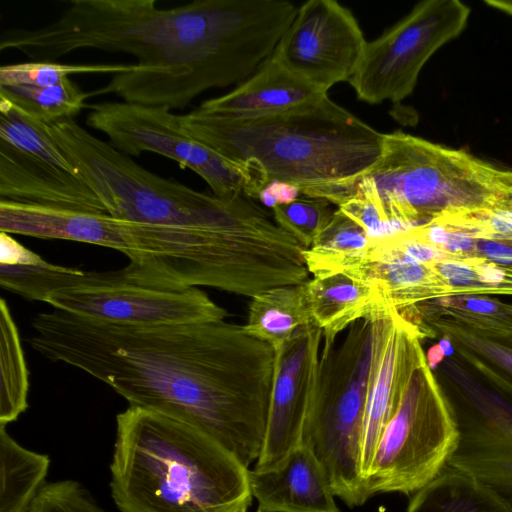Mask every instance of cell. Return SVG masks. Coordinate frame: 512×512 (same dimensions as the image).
Wrapping results in <instances>:
<instances>
[{
    "label": "cell",
    "mask_w": 512,
    "mask_h": 512,
    "mask_svg": "<svg viewBox=\"0 0 512 512\" xmlns=\"http://www.w3.org/2000/svg\"><path fill=\"white\" fill-rule=\"evenodd\" d=\"M28 344L107 384L129 406L209 435L246 467L265 437L274 349L223 321L133 326L58 309L31 320Z\"/></svg>",
    "instance_id": "cell-1"
},
{
    "label": "cell",
    "mask_w": 512,
    "mask_h": 512,
    "mask_svg": "<svg viewBox=\"0 0 512 512\" xmlns=\"http://www.w3.org/2000/svg\"><path fill=\"white\" fill-rule=\"evenodd\" d=\"M156 0H71L59 17L36 28H11L0 50L53 61L95 48L133 55V71L113 75L92 94L125 102L187 107L212 88L241 84L274 53L297 9L286 0H195L160 9Z\"/></svg>",
    "instance_id": "cell-2"
},
{
    "label": "cell",
    "mask_w": 512,
    "mask_h": 512,
    "mask_svg": "<svg viewBox=\"0 0 512 512\" xmlns=\"http://www.w3.org/2000/svg\"><path fill=\"white\" fill-rule=\"evenodd\" d=\"M0 232L114 249L128 281L157 289L199 286L254 296L308 277L306 248L273 216L234 226L153 224L0 201Z\"/></svg>",
    "instance_id": "cell-3"
},
{
    "label": "cell",
    "mask_w": 512,
    "mask_h": 512,
    "mask_svg": "<svg viewBox=\"0 0 512 512\" xmlns=\"http://www.w3.org/2000/svg\"><path fill=\"white\" fill-rule=\"evenodd\" d=\"M181 128L219 155L260 166L301 195L338 207L353 198L378 161L384 134L328 97L268 116L231 119L198 109L179 115Z\"/></svg>",
    "instance_id": "cell-4"
},
{
    "label": "cell",
    "mask_w": 512,
    "mask_h": 512,
    "mask_svg": "<svg viewBox=\"0 0 512 512\" xmlns=\"http://www.w3.org/2000/svg\"><path fill=\"white\" fill-rule=\"evenodd\" d=\"M249 470L178 419L136 406L116 416L110 489L121 512H248Z\"/></svg>",
    "instance_id": "cell-5"
},
{
    "label": "cell",
    "mask_w": 512,
    "mask_h": 512,
    "mask_svg": "<svg viewBox=\"0 0 512 512\" xmlns=\"http://www.w3.org/2000/svg\"><path fill=\"white\" fill-rule=\"evenodd\" d=\"M357 190L402 231L458 212L512 210V169L397 130L384 134Z\"/></svg>",
    "instance_id": "cell-6"
},
{
    "label": "cell",
    "mask_w": 512,
    "mask_h": 512,
    "mask_svg": "<svg viewBox=\"0 0 512 512\" xmlns=\"http://www.w3.org/2000/svg\"><path fill=\"white\" fill-rule=\"evenodd\" d=\"M43 127L99 197L106 215L194 227L241 225L270 216L244 195L221 198L151 173L73 119L43 122Z\"/></svg>",
    "instance_id": "cell-7"
},
{
    "label": "cell",
    "mask_w": 512,
    "mask_h": 512,
    "mask_svg": "<svg viewBox=\"0 0 512 512\" xmlns=\"http://www.w3.org/2000/svg\"><path fill=\"white\" fill-rule=\"evenodd\" d=\"M1 286L26 300L73 315L133 326L223 321L227 311L199 288L157 289L126 280L119 269L82 271L33 254L4 264Z\"/></svg>",
    "instance_id": "cell-8"
},
{
    "label": "cell",
    "mask_w": 512,
    "mask_h": 512,
    "mask_svg": "<svg viewBox=\"0 0 512 512\" xmlns=\"http://www.w3.org/2000/svg\"><path fill=\"white\" fill-rule=\"evenodd\" d=\"M386 308L354 322L338 346L322 350L317 393L302 440L322 464L335 497L350 508L370 499L361 473V443Z\"/></svg>",
    "instance_id": "cell-9"
},
{
    "label": "cell",
    "mask_w": 512,
    "mask_h": 512,
    "mask_svg": "<svg viewBox=\"0 0 512 512\" xmlns=\"http://www.w3.org/2000/svg\"><path fill=\"white\" fill-rule=\"evenodd\" d=\"M458 442L454 409L424 354L405 386L365 474L369 497L418 492L447 467Z\"/></svg>",
    "instance_id": "cell-10"
},
{
    "label": "cell",
    "mask_w": 512,
    "mask_h": 512,
    "mask_svg": "<svg viewBox=\"0 0 512 512\" xmlns=\"http://www.w3.org/2000/svg\"><path fill=\"white\" fill-rule=\"evenodd\" d=\"M86 123L104 133L109 144L125 155L153 152L198 174L213 195L258 199L268 179L259 165L231 161L206 147L180 126L179 115L167 106L129 102L93 104Z\"/></svg>",
    "instance_id": "cell-11"
},
{
    "label": "cell",
    "mask_w": 512,
    "mask_h": 512,
    "mask_svg": "<svg viewBox=\"0 0 512 512\" xmlns=\"http://www.w3.org/2000/svg\"><path fill=\"white\" fill-rule=\"evenodd\" d=\"M0 200L106 214L99 197L43 122L0 98Z\"/></svg>",
    "instance_id": "cell-12"
},
{
    "label": "cell",
    "mask_w": 512,
    "mask_h": 512,
    "mask_svg": "<svg viewBox=\"0 0 512 512\" xmlns=\"http://www.w3.org/2000/svg\"><path fill=\"white\" fill-rule=\"evenodd\" d=\"M471 10L459 0H424L367 42L363 58L349 80L359 100L399 103L412 94L429 58L466 28Z\"/></svg>",
    "instance_id": "cell-13"
},
{
    "label": "cell",
    "mask_w": 512,
    "mask_h": 512,
    "mask_svg": "<svg viewBox=\"0 0 512 512\" xmlns=\"http://www.w3.org/2000/svg\"><path fill=\"white\" fill-rule=\"evenodd\" d=\"M367 45L352 12L335 0H309L280 39L272 58L326 92L349 82Z\"/></svg>",
    "instance_id": "cell-14"
},
{
    "label": "cell",
    "mask_w": 512,
    "mask_h": 512,
    "mask_svg": "<svg viewBox=\"0 0 512 512\" xmlns=\"http://www.w3.org/2000/svg\"><path fill=\"white\" fill-rule=\"evenodd\" d=\"M322 337L311 322L275 350L265 437L253 469L273 468L302 444L317 393Z\"/></svg>",
    "instance_id": "cell-15"
},
{
    "label": "cell",
    "mask_w": 512,
    "mask_h": 512,
    "mask_svg": "<svg viewBox=\"0 0 512 512\" xmlns=\"http://www.w3.org/2000/svg\"><path fill=\"white\" fill-rule=\"evenodd\" d=\"M453 409L459 442L447 467L465 473L497 494L512 510V403L461 384Z\"/></svg>",
    "instance_id": "cell-16"
},
{
    "label": "cell",
    "mask_w": 512,
    "mask_h": 512,
    "mask_svg": "<svg viewBox=\"0 0 512 512\" xmlns=\"http://www.w3.org/2000/svg\"><path fill=\"white\" fill-rule=\"evenodd\" d=\"M425 337L446 336L467 366L512 403V326L416 307Z\"/></svg>",
    "instance_id": "cell-17"
},
{
    "label": "cell",
    "mask_w": 512,
    "mask_h": 512,
    "mask_svg": "<svg viewBox=\"0 0 512 512\" xmlns=\"http://www.w3.org/2000/svg\"><path fill=\"white\" fill-rule=\"evenodd\" d=\"M249 485L256 512H341L322 464L305 444L273 468L249 470Z\"/></svg>",
    "instance_id": "cell-18"
},
{
    "label": "cell",
    "mask_w": 512,
    "mask_h": 512,
    "mask_svg": "<svg viewBox=\"0 0 512 512\" xmlns=\"http://www.w3.org/2000/svg\"><path fill=\"white\" fill-rule=\"evenodd\" d=\"M327 95L290 72L272 56L246 81L217 98L204 101L203 113L251 119L281 113Z\"/></svg>",
    "instance_id": "cell-19"
},
{
    "label": "cell",
    "mask_w": 512,
    "mask_h": 512,
    "mask_svg": "<svg viewBox=\"0 0 512 512\" xmlns=\"http://www.w3.org/2000/svg\"><path fill=\"white\" fill-rule=\"evenodd\" d=\"M302 291L311 320L322 331L323 350L332 348L351 324L386 305L375 288L345 273L308 279Z\"/></svg>",
    "instance_id": "cell-20"
},
{
    "label": "cell",
    "mask_w": 512,
    "mask_h": 512,
    "mask_svg": "<svg viewBox=\"0 0 512 512\" xmlns=\"http://www.w3.org/2000/svg\"><path fill=\"white\" fill-rule=\"evenodd\" d=\"M339 273L369 284L388 307L398 312L446 297L445 285L431 265L361 256L346 264Z\"/></svg>",
    "instance_id": "cell-21"
},
{
    "label": "cell",
    "mask_w": 512,
    "mask_h": 512,
    "mask_svg": "<svg viewBox=\"0 0 512 512\" xmlns=\"http://www.w3.org/2000/svg\"><path fill=\"white\" fill-rule=\"evenodd\" d=\"M49 466L48 455L22 447L0 425V512H30Z\"/></svg>",
    "instance_id": "cell-22"
},
{
    "label": "cell",
    "mask_w": 512,
    "mask_h": 512,
    "mask_svg": "<svg viewBox=\"0 0 512 512\" xmlns=\"http://www.w3.org/2000/svg\"><path fill=\"white\" fill-rule=\"evenodd\" d=\"M405 512H512L491 489L475 478L446 467L410 498Z\"/></svg>",
    "instance_id": "cell-23"
},
{
    "label": "cell",
    "mask_w": 512,
    "mask_h": 512,
    "mask_svg": "<svg viewBox=\"0 0 512 512\" xmlns=\"http://www.w3.org/2000/svg\"><path fill=\"white\" fill-rule=\"evenodd\" d=\"M302 284L279 286L262 292L249 304L246 332L278 350L301 326L311 323Z\"/></svg>",
    "instance_id": "cell-24"
},
{
    "label": "cell",
    "mask_w": 512,
    "mask_h": 512,
    "mask_svg": "<svg viewBox=\"0 0 512 512\" xmlns=\"http://www.w3.org/2000/svg\"><path fill=\"white\" fill-rule=\"evenodd\" d=\"M29 371L9 305L0 299V425L16 421L28 407Z\"/></svg>",
    "instance_id": "cell-25"
},
{
    "label": "cell",
    "mask_w": 512,
    "mask_h": 512,
    "mask_svg": "<svg viewBox=\"0 0 512 512\" xmlns=\"http://www.w3.org/2000/svg\"><path fill=\"white\" fill-rule=\"evenodd\" d=\"M371 244L365 230L340 209L304 252L309 273L314 277L335 274L351 260L361 257Z\"/></svg>",
    "instance_id": "cell-26"
},
{
    "label": "cell",
    "mask_w": 512,
    "mask_h": 512,
    "mask_svg": "<svg viewBox=\"0 0 512 512\" xmlns=\"http://www.w3.org/2000/svg\"><path fill=\"white\" fill-rule=\"evenodd\" d=\"M443 281L446 297L512 296V268L484 258H447L430 264Z\"/></svg>",
    "instance_id": "cell-27"
},
{
    "label": "cell",
    "mask_w": 512,
    "mask_h": 512,
    "mask_svg": "<svg viewBox=\"0 0 512 512\" xmlns=\"http://www.w3.org/2000/svg\"><path fill=\"white\" fill-rule=\"evenodd\" d=\"M88 97L69 78L50 86L0 85V98L44 123L73 119Z\"/></svg>",
    "instance_id": "cell-28"
},
{
    "label": "cell",
    "mask_w": 512,
    "mask_h": 512,
    "mask_svg": "<svg viewBox=\"0 0 512 512\" xmlns=\"http://www.w3.org/2000/svg\"><path fill=\"white\" fill-rule=\"evenodd\" d=\"M136 64H63L32 61L3 65L0 85L50 86L76 74H119L133 71Z\"/></svg>",
    "instance_id": "cell-29"
},
{
    "label": "cell",
    "mask_w": 512,
    "mask_h": 512,
    "mask_svg": "<svg viewBox=\"0 0 512 512\" xmlns=\"http://www.w3.org/2000/svg\"><path fill=\"white\" fill-rule=\"evenodd\" d=\"M330 202L306 196L273 208L275 222L307 249L330 221L334 211Z\"/></svg>",
    "instance_id": "cell-30"
},
{
    "label": "cell",
    "mask_w": 512,
    "mask_h": 512,
    "mask_svg": "<svg viewBox=\"0 0 512 512\" xmlns=\"http://www.w3.org/2000/svg\"><path fill=\"white\" fill-rule=\"evenodd\" d=\"M30 512H106L79 482L61 480L46 483Z\"/></svg>",
    "instance_id": "cell-31"
},
{
    "label": "cell",
    "mask_w": 512,
    "mask_h": 512,
    "mask_svg": "<svg viewBox=\"0 0 512 512\" xmlns=\"http://www.w3.org/2000/svg\"><path fill=\"white\" fill-rule=\"evenodd\" d=\"M432 307L461 316L512 326V304L493 296L465 295L427 301Z\"/></svg>",
    "instance_id": "cell-32"
},
{
    "label": "cell",
    "mask_w": 512,
    "mask_h": 512,
    "mask_svg": "<svg viewBox=\"0 0 512 512\" xmlns=\"http://www.w3.org/2000/svg\"><path fill=\"white\" fill-rule=\"evenodd\" d=\"M475 237H512V210L458 212L433 220Z\"/></svg>",
    "instance_id": "cell-33"
},
{
    "label": "cell",
    "mask_w": 512,
    "mask_h": 512,
    "mask_svg": "<svg viewBox=\"0 0 512 512\" xmlns=\"http://www.w3.org/2000/svg\"><path fill=\"white\" fill-rule=\"evenodd\" d=\"M338 209L360 225L371 240L399 232L386 221L375 202L358 190L353 198L341 204Z\"/></svg>",
    "instance_id": "cell-34"
},
{
    "label": "cell",
    "mask_w": 512,
    "mask_h": 512,
    "mask_svg": "<svg viewBox=\"0 0 512 512\" xmlns=\"http://www.w3.org/2000/svg\"><path fill=\"white\" fill-rule=\"evenodd\" d=\"M473 237L474 257L512 268V237Z\"/></svg>",
    "instance_id": "cell-35"
},
{
    "label": "cell",
    "mask_w": 512,
    "mask_h": 512,
    "mask_svg": "<svg viewBox=\"0 0 512 512\" xmlns=\"http://www.w3.org/2000/svg\"><path fill=\"white\" fill-rule=\"evenodd\" d=\"M298 187L287 182L272 180L259 193L258 200L267 208L289 204L299 198Z\"/></svg>",
    "instance_id": "cell-36"
},
{
    "label": "cell",
    "mask_w": 512,
    "mask_h": 512,
    "mask_svg": "<svg viewBox=\"0 0 512 512\" xmlns=\"http://www.w3.org/2000/svg\"><path fill=\"white\" fill-rule=\"evenodd\" d=\"M445 358L438 343L433 344L426 354V360L431 370L435 369Z\"/></svg>",
    "instance_id": "cell-37"
},
{
    "label": "cell",
    "mask_w": 512,
    "mask_h": 512,
    "mask_svg": "<svg viewBox=\"0 0 512 512\" xmlns=\"http://www.w3.org/2000/svg\"><path fill=\"white\" fill-rule=\"evenodd\" d=\"M485 4L512 16V0H485Z\"/></svg>",
    "instance_id": "cell-38"
},
{
    "label": "cell",
    "mask_w": 512,
    "mask_h": 512,
    "mask_svg": "<svg viewBox=\"0 0 512 512\" xmlns=\"http://www.w3.org/2000/svg\"><path fill=\"white\" fill-rule=\"evenodd\" d=\"M438 344L441 347L445 357H450L455 353L450 340L446 336H441Z\"/></svg>",
    "instance_id": "cell-39"
}]
</instances>
